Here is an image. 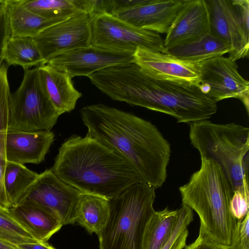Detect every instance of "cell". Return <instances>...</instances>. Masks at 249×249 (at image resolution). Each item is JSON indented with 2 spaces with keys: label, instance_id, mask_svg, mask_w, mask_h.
I'll return each instance as SVG.
<instances>
[{
  "label": "cell",
  "instance_id": "cell-1",
  "mask_svg": "<svg viewBox=\"0 0 249 249\" xmlns=\"http://www.w3.org/2000/svg\"><path fill=\"white\" fill-rule=\"evenodd\" d=\"M86 136L121 156L142 181L156 189L166 180L171 148L151 122L130 113L102 104L80 110Z\"/></svg>",
  "mask_w": 249,
  "mask_h": 249
},
{
  "label": "cell",
  "instance_id": "cell-2",
  "mask_svg": "<svg viewBox=\"0 0 249 249\" xmlns=\"http://www.w3.org/2000/svg\"><path fill=\"white\" fill-rule=\"evenodd\" d=\"M91 81L112 100L166 114L178 123L207 120L217 109L197 86L155 79L134 62L98 71Z\"/></svg>",
  "mask_w": 249,
  "mask_h": 249
},
{
  "label": "cell",
  "instance_id": "cell-3",
  "mask_svg": "<svg viewBox=\"0 0 249 249\" xmlns=\"http://www.w3.org/2000/svg\"><path fill=\"white\" fill-rule=\"evenodd\" d=\"M50 169L63 182L83 193L108 200L143 182L121 156L87 136L74 135L66 140Z\"/></svg>",
  "mask_w": 249,
  "mask_h": 249
},
{
  "label": "cell",
  "instance_id": "cell-4",
  "mask_svg": "<svg viewBox=\"0 0 249 249\" xmlns=\"http://www.w3.org/2000/svg\"><path fill=\"white\" fill-rule=\"evenodd\" d=\"M201 160L200 169L179 188L182 205L199 216L200 232L227 247L237 221L230 210L233 192L219 165L212 160Z\"/></svg>",
  "mask_w": 249,
  "mask_h": 249
},
{
  "label": "cell",
  "instance_id": "cell-5",
  "mask_svg": "<svg viewBox=\"0 0 249 249\" xmlns=\"http://www.w3.org/2000/svg\"><path fill=\"white\" fill-rule=\"evenodd\" d=\"M189 138L201 159L219 165L233 193L239 191L249 196L248 127L202 120L190 124Z\"/></svg>",
  "mask_w": 249,
  "mask_h": 249
},
{
  "label": "cell",
  "instance_id": "cell-6",
  "mask_svg": "<svg viewBox=\"0 0 249 249\" xmlns=\"http://www.w3.org/2000/svg\"><path fill=\"white\" fill-rule=\"evenodd\" d=\"M155 190L140 182L108 200V219L98 235L100 249H142L146 224L156 211Z\"/></svg>",
  "mask_w": 249,
  "mask_h": 249
},
{
  "label": "cell",
  "instance_id": "cell-7",
  "mask_svg": "<svg viewBox=\"0 0 249 249\" xmlns=\"http://www.w3.org/2000/svg\"><path fill=\"white\" fill-rule=\"evenodd\" d=\"M59 116L42 86L38 67L25 70L19 87L10 94L8 127L26 131H49Z\"/></svg>",
  "mask_w": 249,
  "mask_h": 249
},
{
  "label": "cell",
  "instance_id": "cell-8",
  "mask_svg": "<svg viewBox=\"0 0 249 249\" xmlns=\"http://www.w3.org/2000/svg\"><path fill=\"white\" fill-rule=\"evenodd\" d=\"M91 28V45L133 53L140 48L167 54L159 34L137 28L112 15L93 16Z\"/></svg>",
  "mask_w": 249,
  "mask_h": 249
},
{
  "label": "cell",
  "instance_id": "cell-9",
  "mask_svg": "<svg viewBox=\"0 0 249 249\" xmlns=\"http://www.w3.org/2000/svg\"><path fill=\"white\" fill-rule=\"evenodd\" d=\"M200 90L214 102L240 100L249 114V82L240 74L235 61L221 56L199 63Z\"/></svg>",
  "mask_w": 249,
  "mask_h": 249
},
{
  "label": "cell",
  "instance_id": "cell-10",
  "mask_svg": "<svg viewBox=\"0 0 249 249\" xmlns=\"http://www.w3.org/2000/svg\"><path fill=\"white\" fill-rule=\"evenodd\" d=\"M92 18L78 11L33 38L45 63L64 52L90 46Z\"/></svg>",
  "mask_w": 249,
  "mask_h": 249
},
{
  "label": "cell",
  "instance_id": "cell-11",
  "mask_svg": "<svg viewBox=\"0 0 249 249\" xmlns=\"http://www.w3.org/2000/svg\"><path fill=\"white\" fill-rule=\"evenodd\" d=\"M82 192L59 178L51 169L39 174L23 200L34 201L47 209L63 226L76 222Z\"/></svg>",
  "mask_w": 249,
  "mask_h": 249
},
{
  "label": "cell",
  "instance_id": "cell-12",
  "mask_svg": "<svg viewBox=\"0 0 249 249\" xmlns=\"http://www.w3.org/2000/svg\"><path fill=\"white\" fill-rule=\"evenodd\" d=\"M134 62V53L90 45L64 52L46 64L66 72L72 78L89 76L106 68Z\"/></svg>",
  "mask_w": 249,
  "mask_h": 249
},
{
  "label": "cell",
  "instance_id": "cell-13",
  "mask_svg": "<svg viewBox=\"0 0 249 249\" xmlns=\"http://www.w3.org/2000/svg\"><path fill=\"white\" fill-rule=\"evenodd\" d=\"M134 62L155 79L198 86L201 79L199 63L178 59L168 54L138 48Z\"/></svg>",
  "mask_w": 249,
  "mask_h": 249
},
{
  "label": "cell",
  "instance_id": "cell-14",
  "mask_svg": "<svg viewBox=\"0 0 249 249\" xmlns=\"http://www.w3.org/2000/svg\"><path fill=\"white\" fill-rule=\"evenodd\" d=\"M211 33L210 7L205 0H183L166 33V49L191 42Z\"/></svg>",
  "mask_w": 249,
  "mask_h": 249
},
{
  "label": "cell",
  "instance_id": "cell-15",
  "mask_svg": "<svg viewBox=\"0 0 249 249\" xmlns=\"http://www.w3.org/2000/svg\"><path fill=\"white\" fill-rule=\"evenodd\" d=\"M210 7L211 32L229 44V57L236 60L248 56L249 35L245 31L230 0H207Z\"/></svg>",
  "mask_w": 249,
  "mask_h": 249
},
{
  "label": "cell",
  "instance_id": "cell-16",
  "mask_svg": "<svg viewBox=\"0 0 249 249\" xmlns=\"http://www.w3.org/2000/svg\"><path fill=\"white\" fill-rule=\"evenodd\" d=\"M183 1L146 0L141 4L120 11L113 16L137 28L158 34H166Z\"/></svg>",
  "mask_w": 249,
  "mask_h": 249
},
{
  "label": "cell",
  "instance_id": "cell-17",
  "mask_svg": "<svg viewBox=\"0 0 249 249\" xmlns=\"http://www.w3.org/2000/svg\"><path fill=\"white\" fill-rule=\"evenodd\" d=\"M54 140L51 130L26 131L7 128L5 134L6 160L24 165L39 164L45 156Z\"/></svg>",
  "mask_w": 249,
  "mask_h": 249
},
{
  "label": "cell",
  "instance_id": "cell-18",
  "mask_svg": "<svg viewBox=\"0 0 249 249\" xmlns=\"http://www.w3.org/2000/svg\"><path fill=\"white\" fill-rule=\"evenodd\" d=\"M38 68L42 86L58 113L60 115L73 110L82 93L74 88L72 78L48 64Z\"/></svg>",
  "mask_w": 249,
  "mask_h": 249
},
{
  "label": "cell",
  "instance_id": "cell-19",
  "mask_svg": "<svg viewBox=\"0 0 249 249\" xmlns=\"http://www.w3.org/2000/svg\"><path fill=\"white\" fill-rule=\"evenodd\" d=\"M10 210L19 222L41 242H47L63 226L50 211L31 200H24Z\"/></svg>",
  "mask_w": 249,
  "mask_h": 249
},
{
  "label": "cell",
  "instance_id": "cell-20",
  "mask_svg": "<svg viewBox=\"0 0 249 249\" xmlns=\"http://www.w3.org/2000/svg\"><path fill=\"white\" fill-rule=\"evenodd\" d=\"M0 3L4 7L11 36L33 38L46 28L66 19L39 16L26 8L19 0H0Z\"/></svg>",
  "mask_w": 249,
  "mask_h": 249
},
{
  "label": "cell",
  "instance_id": "cell-21",
  "mask_svg": "<svg viewBox=\"0 0 249 249\" xmlns=\"http://www.w3.org/2000/svg\"><path fill=\"white\" fill-rule=\"evenodd\" d=\"M231 46L211 33L186 44L166 49L167 54L178 59L200 63L230 53Z\"/></svg>",
  "mask_w": 249,
  "mask_h": 249
},
{
  "label": "cell",
  "instance_id": "cell-22",
  "mask_svg": "<svg viewBox=\"0 0 249 249\" xmlns=\"http://www.w3.org/2000/svg\"><path fill=\"white\" fill-rule=\"evenodd\" d=\"M2 57L8 66L18 65L24 71L46 64L31 37L9 36L3 47Z\"/></svg>",
  "mask_w": 249,
  "mask_h": 249
},
{
  "label": "cell",
  "instance_id": "cell-23",
  "mask_svg": "<svg viewBox=\"0 0 249 249\" xmlns=\"http://www.w3.org/2000/svg\"><path fill=\"white\" fill-rule=\"evenodd\" d=\"M178 218V210L167 207L155 211L147 222L142 238V249H162L171 235Z\"/></svg>",
  "mask_w": 249,
  "mask_h": 249
},
{
  "label": "cell",
  "instance_id": "cell-24",
  "mask_svg": "<svg viewBox=\"0 0 249 249\" xmlns=\"http://www.w3.org/2000/svg\"><path fill=\"white\" fill-rule=\"evenodd\" d=\"M39 175V174L29 169L24 165L6 161L3 182L11 207L23 201Z\"/></svg>",
  "mask_w": 249,
  "mask_h": 249
},
{
  "label": "cell",
  "instance_id": "cell-25",
  "mask_svg": "<svg viewBox=\"0 0 249 249\" xmlns=\"http://www.w3.org/2000/svg\"><path fill=\"white\" fill-rule=\"evenodd\" d=\"M109 214L108 199L83 193L80 197L76 222L90 234L97 235L105 226Z\"/></svg>",
  "mask_w": 249,
  "mask_h": 249
},
{
  "label": "cell",
  "instance_id": "cell-26",
  "mask_svg": "<svg viewBox=\"0 0 249 249\" xmlns=\"http://www.w3.org/2000/svg\"><path fill=\"white\" fill-rule=\"evenodd\" d=\"M29 11L49 19H66L79 10L76 0H19Z\"/></svg>",
  "mask_w": 249,
  "mask_h": 249
},
{
  "label": "cell",
  "instance_id": "cell-27",
  "mask_svg": "<svg viewBox=\"0 0 249 249\" xmlns=\"http://www.w3.org/2000/svg\"><path fill=\"white\" fill-rule=\"evenodd\" d=\"M0 239L16 245L43 242L37 240L11 213L0 205Z\"/></svg>",
  "mask_w": 249,
  "mask_h": 249
},
{
  "label": "cell",
  "instance_id": "cell-28",
  "mask_svg": "<svg viewBox=\"0 0 249 249\" xmlns=\"http://www.w3.org/2000/svg\"><path fill=\"white\" fill-rule=\"evenodd\" d=\"M10 91L0 87V205L10 208L4 187V174L6 163L5 150L6 131L8 128Z\"/></svg>",
  "mask_w": 249,
  "mask_h": 249
},
{
  "label": "cell",
  "instance_id": "cell-29",
  "mask_svg": "<svg viewBox=\"0 0 249 249\" xmlns=\"http://www.w3.org/2000/svg\"><path fill=\"white\" fill-rule=\"evenodd\" d=\"M178 210V218L170 238L162 249H183L188 235V227L193 220V210L182 205Z\"/></svg>",
  "mask_w": 249,
  "mask_h": 249
},
{
  "label": "cell",
  "instance_id": "cell-30",
  "mask_svg": "<svg viewBox=\"0 0 249 249\" xmlns=\"http://www.w3.org/2000/svg\"><path fill=\"white\" fill-rule=\"evenodd\" d=\"M249 213L242 220L237 221L231 242L228 249H249Z\"/></svg>",
  "mask_w": 249,
  "mask_h": 249
},
{
  "label": "cell",
  "instance_id": "cell-31",
  "mask_svg": "<svg viewBox=\"0 0 249 249\" xmlns=\"http://www.w3.org/2000/svg\"><path fill=\"white\" fill-rule=\"evenodd\" d=\"M249 196L239 191L234 192L230 202V210L237 221L242 220L249 213Z\"/></svg>",
  "mask_w": 249,
  "mask_h": 249
},
{
  "label": "cell",
  "instance_id": "cell-32",
  "mask_svg": "<svg viewBox=\"0 0 249 249\" xmlns=\"http://www.w3.org/2000/svg\"><path fill=\"white\" fill-rule=\"evenodd\" d=\"M231 1L245 32L249 35V0H231Z\"/></svg>",
  "mask_w": 249,
  "mask_h": 249
},
{
  "label": "cell",
  "instance_id": "cell-33",
  "mask_svg": "<svg viewBox=\"0 0 249 249\" xmlns=\"http://www.w3.org/2000/svg\"><path fill=\"white\" fill-rule=\"evenodd\" d=\"M10 36L8 22L4 7L0 4V68L4 62L2 57L3 47Z\"/></svg>",
  "mask_w": 249,
  "mask_h": 249
},
{
  "label": "cell",
  "instance_id": "cell-34",
  "mask_svg": "<svg viewBox=\"0 0 249 249\" xmlns=\"http://www.w3.org/2000/svg\"><path fill=\"white\" fill-rule=\"evenodd\" d=\"M185 249H228L227 247L208 239L202 232H199L197 239Z\"/></svg>",
  "mask_w": 249,
  "mask_h": 249
},
{
  "label": "cell",
  "instance_id": "cell-35",
  "mask_svg": "<svg viewBox=\"0 0 249 249\" xmlns=\"http://www.w3.org/2000/svg\"><path fill=\"white\" fill-rule=\"evenodd\" d=\"M19 249H55L47 242L25 243L18 245Z\"/></svg>",
  "mask_w": 249,
  "mask_h": 249
},
{
  "label": "cell",
  "instance_id": "cell-36",
  "mask_svg": "<svg viewBox=\"0 0 249 249\" xmlns=\"http://www.w3.org/2000/svg\"><path fill=\"white\" fill-rule=\"evenodd\" d=\"M0 249H19L18 246L0 239Z\"/></svg>",
  "mask_w": 249,
  "mask_h": 249
}]
</instances>
